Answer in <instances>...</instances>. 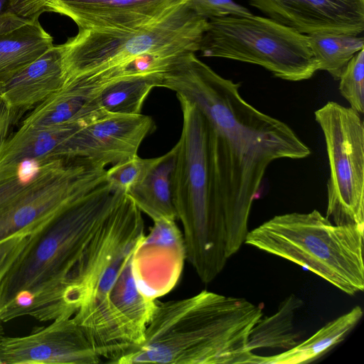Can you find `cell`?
<instances>
[{
    "label": "cell",
    "instance_id": "cell-13",
    "mask_svg": "<svg viewBox=\"0 0 364 364\" xmlns=\"http://www.w3.org/2000/svg\"><path fill=\"white\" fill-rule=\"evenodd\" d=\"M149 233L137 243L132 271L140 292L158 300L177 284L186 260L183 232L176 220H154Z\"/></svg>",
    "mask_w": 364,
    "mask_h": 364
},
{
    "label": "cell",
    "instance_id": "cell-16",
    "mask_svg": "<svg viewBox=\"0 0 364 364\" xmlns=\"http://www.w3.org/2000/svg\"><path fill=\"white\" fill-rule=\"evenodd\" d=\"M67 79L62 45L53 46L35 61L0 85V98L13 112L33 109L65 84Z\"/></svg>",
    "mask_w": 364,
    "mask_h": 364
},
{
    "label": "cell",
    "instance_id": "cell-1",
    "mask_svg": "<svg viewBox=\"0 0 364 364\" xmlns=\"http://www.w3.org/2000/svg\"><path fill=\"white\" fill-rule=\"evenodd\" d=\"M144 230L128 195L97 186L29 236L0 282V320L73 316L111 257Z\"/></svg>",
    "mask_w": 364,
    "mask_h": 364
},
{
    "label": "cell",
    "instance_id": "cell-25",
    "mask_svg": "<svg viewBox=\"0 0 364 364\" xmlns=\"http://www.w3.org/2000/svg\"><path fill=\"white\" fill-rule=\"evenodd\" d=\"M159 157L141 158L137 155L106 170V183L114 190L128 194L158 161Z\"/></svg>",
    "mask_w": 364,
    "mask_h": 364
},
{
    "label": "cell",
    "instance_id": "cell-2",
    "mask_svg": "<svg viewBox=\"0 0 364 364\" xmlns=\"http://www.w3.org/2000/svg\"><path fill=\"white\" fill-rule=\"evenodd\" d=\"M158 87L187 98L208 122L228 259L245 243L250 210L269 166L278 159H305L311 150L288 124L248 103L240 83L218 75L195 53L178 55Z\"/></svg>",
    "mask_w": 364,
    "mask_h": 364
},
{
    "label": "cell",
    "instance_id": "cell-26",
    "mask_svg": "<svg viewBox=\"0 0 364 364\" xmlns=\"http://www.w3.org/2000/svg\"><path fill=\"white\" fill-rule=\"evenodd\" d=\"M338 80L339 92L350 107L363 115L364 112V50L358 52L348 63Z\"/></svg>",
    "mask_w": 364,
    "mask_h": 364
},
{
    "label": "cell",
    "instance_id": "cell-8",
    "mask_svg": "<svg viewBox=\"0 0 364 364\" xmlns=\"http://www.w3.org/2000/svg\"><path fill=\"white\" fill-rule=\"evenodd\" d=\"M199 51L205 57L257 65L292 82L310 79L318 70L307 35L252 14L208 20Z\"/></svg>",
    "mask_w": 364,
    "mask_h": 364
},
{
    "label": "cell",
    "instance_id": "cell-19",
    "mask_svg": "<svg viewBox=\"0 0 364 364\" xmlns=\"http://www.w3.org/2000/svg\"><path fill=\"white\" fill-rule=\"evenodd\" d=\"M177 146L159 156L156 164L128 193L141 213L153 221L177 219L172 196V175Z\"/></svg>",
    "mask_w": 364,
    "mask_h": 364
},
{
    "label": "cell",
    "instance_id": "cell-17",
    "mask_svg": "<svg viewBox=\"0 0 364 364\" xmlns=\"http://www.w3.org/2000/svg\"><path fill=\"white\" fill-rule=\"evenodd\" d=\"M82 124L53 127L21 126L0 144V180L21 171L23 162L40 164L55 158L65 140Z\"/></svg>",
    "mask_w": 364,
    "mask_h": 364
},
{
    "label": "cell",
    "instance_id": "cell-24",
    "mask_svg": "<svg viewBox=\"0 0 364 364\" xmlns=\"http://www.w3.org/2000/svg\"><path fill=\"white\" fill-rule=\"evenodd\" d=\"M307 36L318 70L326 71L336 80L350 59L364 47L363 37L358 35L316 33Z\"/></svg>",
    "mask_w": 364,
    "mask_h": 364
},
{
    "label": "cell",
    "instance_id": "cell-30",
    "mask_svg": "<svg viewBox=\"0 0 364 364\" xmlns=\"http://www.w3.org/2000/svg\"><path fill=\"white\" fill-rule=\"evenodd\" d=\"M30 176L25 179L19 171L14 176L0 180V210L24 189Z\"/></svg>",
    "mask_w": 364,
    "mask_h": 364
},
{
    "label": "cell",
    "instance_id": "cell-28",
    "mask_svg": "<svg viewBox=\"0 0 364 364\" xmlns=\"http://www.w3.org/2000/svg\"><path fill=\"white\" fill-rule=\"evenodd\" d=\"M44 11L46 0H0V26L13 19L39 18Z\"/></svg>",
    "mask_w": 364,
    "mask_h": 364
},
{
    "label": "cell",
    "instance_id": "cell-3",
    "mask_svg": "<svg viewBox=\"0 0 364 364\" xmlns=\"http://www.w3.org/2000/svg\"><path fill=\"white\" fill-rule=\"evenodd\" d=\"M262 317V309L245 299L206 290L157 301L143 342L109 363L260 364L247 343Z\"/></svg>",
    "mask_w": 364,
    "mask_h": 364
},
{
    "label": "cell",
    "instance_id": "cell-23",
    "mask_svg": "<svg viewBox=\"0 0 364 364\" xmlns=\"http://www.w3.org/2000/svg\"><path fill=\"white\" fill-rule=\"evenodd\" d=\"M300 301L294 296L288 297L272 316L261 318L249 336L247 348L253 351L262 348L289 350L296 346L298 336L294 333V311Z\"/></svg>",
    "mask_w": 364,
    "mask_h": 364
},
{
    "label": "cell",
    "instance_id": "cell-7",
    "mask_svg": "<svg viewBox=\"0 0 364 364\" xmlns=\"http://www.w3.org/2000/svg\"><path fill=\"white\" fill-rule=\"evenodd\" d=\"M208 20L187 1L142 26L122 30L79 29L62 44L67 79L102 70L144 53L199 51Z\"/></svg>",
    "mask_w": 364,
    "mask_h": 364
},
{
    "label": "cell",
    "instance_id": "cell-31",
    "mask_svg": "<svg viewBox=\"0 0 364 364\" xmlns=\"http://www.w3.org/2000/svg\"><path fill=\"white\" fill-rule=\"evenodd\" d=\"M14 117V114L8 105L0 98V144Z\"/></svg>",
    "mask_w": 364,
    "mask_h": 364
},
{
    "label": "cell",
    "instance_id": "cell-10",
    "mask_svg": "<svg viewBox=\"0 0 364 364\" xmlns=\"http://www.w3.org/2000/svg\"><path fill=\"white\" fill-rule=\"evenodd\" d=\"M102 182L101 171L83 159L38 164L24 189L0 210V242L18 234L31 235Z\"/></svg>",
    "mask_w": 364,
    "mask_h": 364
},
{
    "label": "cell",
    "instance_id": "cell-11",
    "mask_svg": "<svg viewBox=\"0 0 364 364\" xmlns=\"http://www.w3.org/2000/svg\"><path fill=\"white\" fill-rule=\"evenodd\" d=\"M155 129L153 119L139 114H103L82 124L61 144L59 158H85L106 167L137 155Z\"/></svg>",
    "mask_w": 364,
    "mask_h": 364
},
{
    "label": "cell",
    "instance_id": "cell-22",
    "mask_svg": "<svg viewBox=\"0 0 364 364\" xmlns=\"http://www.w3.org/2000/svg\"><path fill=\"white\" fill-rule=\"evenodd\" d=\"M157 87L154 77L120 80L92 92V119L103 114H139L149 92Z\"/></svg>",
    "mask_w": 364,
    "mask_h": 364
},
{
    "label": "cell",
    "instance_id": "cell-14",
    "mask_svg": "<svg viewBox=\"0 0 364 364\" xmlns=\"http://www.w3.org/2000/svg\"><path fill=\"white\" fill-rule=\"evenodd\" d=\"M252 7L298 32L359 35L364 0H248Z\"/></svg>",
    "mask_w": 364,
    "mask_h": 364
},
{
    "label": "cell",
    "instance_id": "cell-21",
    "mask_svg": "<svg viewBox=\"0 0 364 364\" xmlns=\"http://www.w3.org/2000/svg\"><path fill=\"white\" fill-rule=\"evenodd\" d=\"M363 316V310L355 306L348 313L327 323L307 340L284 353L262 356L261 364H299L312 362L341 343Z\"/></svg>",
    "mask_w": 364,
    "mask_h": 364
},
{
    "label": "cell",
    "instance_id": "cell-20",
    "mask_svg": "<svg viewBox=\"0 0 364 364\" xmlns=\"http://www.w3.org/2000/svg\"><path fill=\"white\" fill-rule=\"evenodd\" d=\"M91 97L90 90L68 80L58 91L34 107L21 126L46 127L84 124L91 119L88 107Z\"/></svg>",
    "mask_w": 364,
    "mask_h": 364
},
{
    "label": "cell",
    "instance_id": "cell-9",
    "mask_svg": "<svg viewBox=\"0 0 364 364\" xmlns=\"http://www.w3.org/2000/svg\"><path fill=\"white\" fill-rule=\"evenodd\" d=\"M315 119L329 164L326 218L339 225L364 226V123L360 114L330 101Z\"/></svg>",
    "mask_w": 364,
    "mask_h": 364
},
{
    "label": "cell",
    "instance_id": "cell-15",
    "mask_svg": "<svg viewBox=\"0 0 364 364\" xmlns=\"http://www.w3.org/2000/svg\"><path fill=\"white\" fill-rule=\"evenodd\" d=\"M187 0H46L47 11L70 18L79 29H130L153 22Z\"/></svg>",
    "mask_w": 364,
    "mask_h": 364
},
{
    "label": "cell",
    "instance_id": "cell-27",
    "mask_svg": "<svg viewBox=\"0 0 364 364\" xmlns=\"http://www.w3.org/2000/svg\"><path fill=\"white\" fill-rule=\"evenodd\" d=\"M191 9L200 17L210 20L228 16H248L252 13L233 0H188Z\"/></svg>",
    "mask_w": 364,
    "mask_h": 364
},
{
    "label": "cell",
    "instance_id": "cell-18",
    "mask_svg": "<svg viewBox=\"0 0 364 364\" xmlns=\"http://www.w3.org/2000/svg\"><path fill=\"white\" fill-rule=\"evenodd\" d=\"M38 18L13 19L0 26V85L53 46Z\"/></svg>",
    "mask_w": 364,
    "mask_h": 364
},
{
    "label": "cell",
    "instance_id": "cell-29",
    "mask_svg": "<svg viewBox=\"0 0 364 364\" xmlns=\"http://www.w3.org/2000/svg\"><path fill=\"white\" fill-rule=\"evenodd\" d=\"M28 234H18L0 242V282L26 245Z\"/></svg>",
    "mask_w": 364,
    "mask_h": 364
},
{
    "label": "cell",
    "instance_id": "cell-6",
    "mask_svg": "<svg viewBox=\"0 0 364 364\" xmlns=\"http://www.w3.org/2000/svg\"><path fill=\"white\" fill-rule=\"evenodd\" d=\"M144 234L132 235L111 257L73 316L108 363L143 342L158 301L140 292L133 274V254Z\"/></svg>",
    "mask_w": 364,
    "mask_h": 364
},
{
    "label": "cell",
    "instance_id": "cell-5",
    "mask_svg": "<svg viewBox=\"0 0 364 364\" xmlns=\"http://www.w3.org/2000/svg\"><path fill=\"white\" fill-rule=\"evenodd\" d=\"M363 229L333 223L319 211L275 215L245 243L299 264L353 296L364 289Z\"/></svg>",
    "mask_w": 364,
    "mask_h": 364
},
{
    "label": "cell",
    "instance_id": "cell-4",
    "mask_svg": "<svg viewBox=\"0 0 364 364\" xmlns=\"http://www.w3.org/2000/svg\"><path fill=\"white\" fill-rule=\"evenodd\" d=\"M182 112L181 136L172 175L173 201L183 227L186 260L204 283L223 270L225 225L213 168L210 127L190 100L176 94Z\"/></svg>",
    "mask_w": 364,
    "mask_h": 364
},
{
    "label": "cell",
    "instance_id": "cell-12",
    "mask_svg": "<svg viewBox=\"0 0 364 364\" xmlns=\"http://www.w3.org/2000/svg\"><path fill=\"white\" fill-rule=\"evenodd\" d=\"M97 353L73 317L60 316L21 337L4 336L1 364H97Z\"/></svg>",
    "mask_w": 364,
    "mask_h": 364
}]
</instances>
